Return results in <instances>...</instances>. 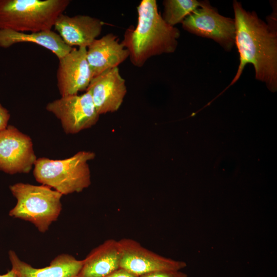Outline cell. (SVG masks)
Masks as SVG:
<instances>
[{"label":"cell","instance_id":"1","mask_svg":"<svg viewBox=\"0 0 277 277\" xmlns=\"http://www.w3.org/2000/svg\"><path fill=\"white\" fill-rule=\"evenodd\" d=\"M235 25V45L240 55V64L230 85L240 77L245 66L253 65L255 78L274 92L277 89V31L275 15L268 24L254 11L245 10L236 1L233 3Z\"/></svg>","mask_w":277,"mask_h":277},{"label":"cell","instance_id":"2","mask_svg":"<svg viewBox=\"0 0 277 277\" xmlns=\"http://www.w3.org/2000/svg\"><path fill=\"white\" fill-rule=\"evenodd\" d=\"M137 11V25L126 30L121 43L132 64L141 67L152 56L174 52L180 32L163 19L156 0L141 1Z\"/></svg>","mask_w":277,"mask_h":277},{"label":"cell","instance_id":"3","mask_svg":"<svg viewBox=\"0 0 277 277\" xmlns=\"http://www.w3.org/2000/svg\"><path fill=\"white\" fill-rule=\"evenodd\" d=\"M69 0H0V29L38 32L51 30Z\"/></svg>","mask_w":277,"mask_h":277},{"label":"cell","instance_id":"4","mask_svg":"<svg viewBox=\"0 0 277 277\" xmlns=\"http://www.w3.org/2000/svg\"><path fill=\"white\" fill-rule=\"evenodd\" d=\"M95 156L92 151H80L64 160L40 157L34 164L33 175L37 182L62 195L81 192L91 184L88 162Z\"/></svg>","mask_w":277,"mask_h":277},{"label":"cell","instance_id":"5","mask_svg":"<svg viewBox=\"0 0 277 277\" xmlns=\"http://www.w3.org/2000/svg\"><path fill=\"white\" fill-rule=\"evenodd\" d=\"M10 189L17 201L10 216L31 223L41 233L58 219L62 210L61 193L43 185L23 183L11 185Z\"/></svg>","mask_w":277,"mask_h":277},{"label":"cell","instance_id":"6","mask_svg":"<svg viewBox=\"0 0 277 277\" xmlns=\"http://www.w3.org/2000/svg\"><path fill=\"white\" fill-rule=\"evenodd\" d=\"M187 31L202 37L211 38L226 51L235 44L234 19L220 14L208 2L188 15L182 22Z\"/></svg>","mask_w":277,"mask_h":277},{"label":"cell","instance_id":"7","mask_svg":"<svg viewBox=\"0 0 277 277\" xmlns=\"http://www.w3.org/2000/svg\"><path fill=\"white\" fill-rule=\"evenodd\" d=\"M46 109L61 121L66 134H76L95 125L100 114L90 92L61 96L47 104Z\"/></svg>","mask_w":277,"mask_h":277},{"label":"cell","instance_id":"8","mask_svg":"<svg viewBox=\"0 0 277 277\" xmlns=\"http://www.w3.org/2000/svg\"><path fill=\"white\" fill-rule=\"evenodd\" d=\"M36 159L30 136L12 125L0 131V170L27 173Z\"/></svg>","mask_w":277,"mask_h":277},{"label":"cell","instance_id":"9","mask_svg":"<svg viewBox=\"0 0 277 277\" xmlns=\"http://www.w3.org/2000/svg\"><path fill=\"white\" fill-rule=\"evenodd\" d=\"M118 243L121 254L120 268L138 276L153 272L181 270L187 266L185 262L160 255L134 240L123 238Z\"/></svg>","mask_w":277,"mask_h":277},{"label":"cell","instance_id":"10","mask_svg":"<svg viewBox=\"0 0 277 277\" xmlns=\"http://www.w3.org/2000/svg\"><path fill=\"white\" fill-rule=\"evenodd\" d=\"M58 60L57 86L61 96L86 90L92 78L87 59V48H73Z\"/></svg>","mask_w":277,"mask_h":277},{"label":"cell","instance_id":"11","mask_svg":"<svg viewBox=\"0 0 277 277\" xmlns=\"http://www.w3.org/2000/svg\"><path fill=\"white\" fill-rule=\"evenodd\" d=\"M86 91L90 92L100 115L118 110L127 93V87L117 67L93 77Z\"/></svg>","mask_w":277,"mask_h":277},{"label":"cell","instance_id":"12","mask_svg":"<svg viewBox=\"0 0 277 277\" xmlns=\"http://www.w3.org/2000/svg\"><path fill=\"white\" fill-rule=\"evenodd\" d=\"M54 27L67 45L87 48L101 33L103 23L87 15L71 17L63 13L57 18Z\"/></svg>","mask_w":277,"mask_h":277},{"label":"cell","instance_id":"13","mask_svg":"<svg viewBox=\"0 0 277 277\" xmlns=\"http://www.w3.org/2000/svg\"><path fill=\"white\" fill-rule=\"evenodd\" d=\"M129 54L117 37L112 33L95 39L87 48V59L92 78L124 62Z\"/></svg>","mask_w":277,"mask_h":277},{"label":"cell","instance_id":"14","mask_svg":"<svg viewBox=\"0 0 277 277\" xmlns=\"http://www.w3.org/2000/svg\"><path fill=\"white\" fill-rule=\"evenodd\" d=\"M12 269L17 277H77L83 264V260H77L67 253L57 255L49 266L36 268L22 261L15 251H9Z\"/></svg>","mask_w":277,"mask_h":277},{"label":"cell","instance_id":"15","mask_svg":"<svg viewBox=\"0 0 277 277\" xmlns=\"http://www.w3.org/2000/svg\"><path fill=\"white\" fill-rule=\"evenodd\" d=\"M118 241L108 239L93 249L83 260L77 277H105L120 268Z\"/></svg>","mask_w":277,"mask_h":277},{"label":"cell","instance_id":"16","mask_svg":"<svg viewBox=\"0 0 277 277\" xmlns=\"http://www.w3.org/2000/svg\"><path fill=\"white\" fill-rule=\"evenodd\" d=\"M28 42L46 48L52 52L58 59L65 56L73 48L67 45L60 35L51 30L27 33L0 29V47L7 48L17 43Z\"/></svg>","mask_w":277,"mask_h":277},{"label":"cell","instance_id":"17","mask_svg":"<svg viewBox=\"0 0 277 277\" xmlns=\"http://www.w3.org/2000/svg\"><path fill=\"white\" fill-rule=\"evenodd\" d=\"M163 19L168 25L174 26L183 22L188 15L201 7L203 2L196 0H165L163 2Z\"/></svg>","mask_w":277,"mask_h":277},{"label":"cell","instance_id":"18","mask_svg":"<svg viewBox=\"0 0 277 277\" xmlns=\"http://www.w3.org/2000/svg\"><path fill=\"white\" fill-rule=\"evenodd\" d=\"M138 277H188L187 274L181 270L162 271L142 274Z\"/></svg>","mask_w":277,"mask_h":277},{"label":"cell","instance_id":"19","mask_svg":"<svg viewBox=\"0 0 277 277\" xmlns=\"http://www.w3.org/2000/svg\"><path fill=\"white\" fill-rule=\"evenodd\" d=\"M10 117V113L7 109L0 103V131L8 126V123Z\"/></svg>","mask_w":277,"mask_h":277},{"label":"cell","instance_id":"20","mask_svg":"<svg viewBox=\"0 0 277 277\" xmlns=\"http://www.w3.org/2000/svg\"><path fill=\"white\" fill-rule=\"evenodd\" d=\"M105 277H138L132 273L122 268H119L117 270L110 274Z\"/></svg>","mask_w":277,"mask_h":277},{"label":"cell","instance_id":"21","mask_svg":"<svg viewBox=\"0 0 277 277\" xmlns=\"http://www.w3.org/2000/svg\"><path fill=\"white\" fill-rule=\"evenodd\" d=\"M0 277H17L15 272L12 269L6 273L0 275Z\"/></svg>","mask_w":277,"mask_h":277}]
</instances>
